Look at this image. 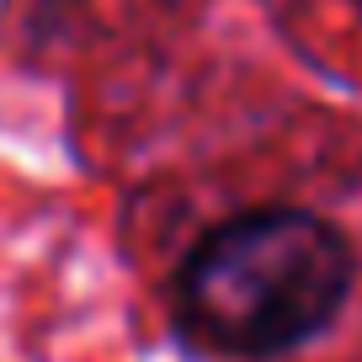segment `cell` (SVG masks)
<instances>
[{
    "instance_id": "6da1fadb",
    "label": "cell",
    "mask_w": 362,
    "mask_h": 362,
    "mask_svg": "<svg viewBox=\"0 0 362 362\" xmlns=\"http://www.w3.org/2000/svg\"><path fill=\"white\" fill-rule=\"evenodd\" d=\"M351 293V245L304 208L224 218L176 277L181 330L224 357H283L315 341Z\"/></svg>"
},
{
    "instance_id": "7a4b0ae2",
    "label": "cell",
    "mask_w": 362,
    "mask_h": 362,
    "mask_svg": "<svg viewBox=\"0 0 362 362\" xmlns=\"http://www.w3.org/2000/svg\"><path fill=\"white\" fill-rule=\"evenodd\" d=\"M357 11H362V0H357Z\"/></svg>"
}]
</instances>
